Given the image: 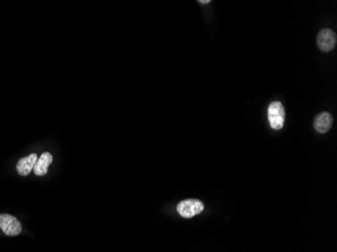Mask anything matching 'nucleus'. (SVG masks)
Here are the masks:
<instances>
[{
    "instance_id": "1",
    "label": "nucleus",
    "mask_w": 337,
    "mask_h": 252,
    "mask_svg": "<svg viewBox=\"0 0 337 252\" xmlns=\"http://www.w3.org/2000/svg\"><path fill=\"white\" fill-rule=\"evenodd\" d=\"M204 210V204L197 199H187L181 201L177 205L178 213L184 218H192L195 215L202 213Z\"/></svg>"
},
{
    "instance_id": "2",
    "label": "nucleus",
    "mask_w": 337,
    "mask_h": 252,
    "mask_svg": "<svg viewBox=\"0 0 337 252\" xmlns=\"http://www.w3.org/2000/svg\"><path fill=\"white\" fill-rule=\"evenodd\" d=\"M285 108L279 101H274L268 108V118L273 129L280 130L284 126L285 122Z\"/></svg>"
},
{
    "instance_id": "3",
    "label": "nucleus",
    "mask_w": 337,
    "mask_h": 252,
    "mask_svg": "<svg viewBox=\"0 0 337 252\" xmlns=\"http://www.w3.org/2000/svg\"><path fill=\"white\" fill-rule=\"evenodd\" d=\"M0 229L7 236H16L20 234L22 227L20 222L12 215L0 214Z\"/></svg>"
},
{
    "instance_id": "4",
    "label": "nucleus",
    "mask_w": 337,
    "mask_h": 252,
    "mask_svg": "<svg viewBox=\"0 0 337 252\" xmlns=\"http://www.w3.org/2000/svg\"><path fill=\"white\" fill-rule=\"evenodd\" d=\"M317 44L322 52H331L336 45V35L330 29H322L317 36Z\"/></svg>"
},
{
    "instance_id": "5",
    "label": "nucleus",
    "mask_w": 337,
    "mask_h": 252,
    "mask_svg": "<svg viewBox=\"0 0 337 252\" xmlns=\"http://www.w3.org/2000/svg\"><path fill=\"white\" fill-rule=\"evenodd\" d=\"M38 155L36 153H32L28 156L22 157L18 160L16 165V171L20 176H29L31 172L34 170L35 165L38 160Z\"/></svg>"
},
{
    "instance_id": "6",
    "label": "nucleus",
    "mask_w": 337,
    "mask_h": 252,
    "mask_svg": "<svg viewBox=\"0 0 337 252\" xmlns=\"http://www.w3.org/2000/svg\"><path fill=\"white\" fill-rule=\"evenodd\" d=\"M333 118L328 112H322L314 119V128L319 133H326L332 126Z\"/></svg>"
},
{
    "instance_id": "7",
    "label": "nucleus",
    "mask_w": 337,
    "mask_h": 252,
    "mask_svg": "<svg viewBox=\"0 0 337 252\" xmlns=\"http://www.w3.org/2000/svg\"><path fill=\"white\" fill-rule=\"evenodd\" d=\"M53 162V155L50 152H43L37 160L34 168V173L37 176H44L47 173L50 165Z\"/></svg>"
},
{
    "instance_id": "8",
    "label": "nucleus",
    "mask_w": 337,
    "mask_h": 252,
    "mask_svg": "<svg viewBox=\"0 0 337 252\" xmlns=\"http://www.w3.org/2000/svg\"><path fill=\"white\" fill-rule=\"evenodd\" d=\"M198 2L201 3V4H207V3H210L211 1H210V0H203V1H202V0H199Z\"/></svg>"
}]
</instances>
